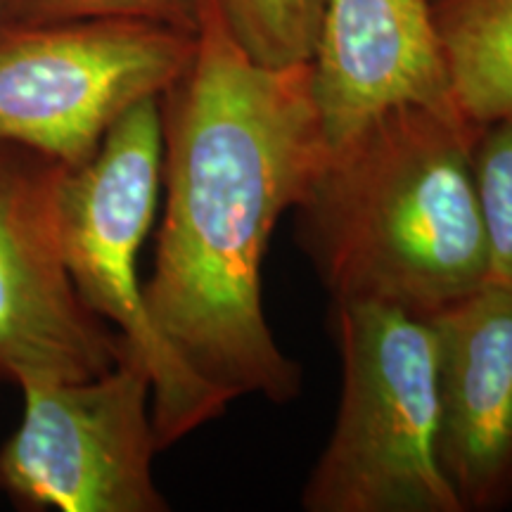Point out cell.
<instances>
[{
	"instance_id": "11",
	"label": "cell",
	"mask_w": 512,
	"mask_h": 512,
	"mask_svg": "<svg viewBox=\"0 0 512 512\" xmlns=\"http://www.w3.org/2000/svg\"><path fill=\"white\" fill-rule=\"evenodd\" d=\"M230 34L268 67L311 62L323 0H216Z\"/></svg>"
},
{
	"instance_id": "2",
	"label": "cell",
	"mask_w": 512,
	"mask_h": 512,
	"mask_svg": "<svg viewBox=\"0 0 512 512\" xmlns=\"http://www.w3.org/2000/svg\"><path fill=\"white\" fill-rule=\"evenodd\" d=\"M479 131L456 105H411L328 147L294 211L332 302L432 318L489 280Z\"/></svg>"
},
{
	"instance_id": "4",
	"label": "cell",
	"mask_w": 512,
	"mask_h": 512,
	"mask_svg": "<svg viewBox=\"0 0 512 512\" xmlns=\"http://www.w3.org/2000/svg\"><path fill=\"white\" fill-rule=\"evenodd\" d=\"M162 155V98H152L126 112L86 164L67 171L60 192L69 278L81 302L119 332L150 375L159 451L230 406L166 347L145 306L138 256L155 221Z\"/></svg>"
},
{
	"instance_id": "10",
	"label": "cell",
	"mask_w": 512,
	"mask_h": 512,
	"mask_svg": "<svg viewBox=\"0 0 512 512\" xmlns=\"http://www.w3.org/2000/svg\"><path fill=\"white\" fill-rule=\"evenodd\" d=\"M451 91L475 126L512 117V0H434Z\"/></svg>"
},
{
	"instance_id": "6",
	"label": "cell",
	"mask_w": 512,
	"mask_h": 512,
	"mask_svg": "<svg viewBox=\"0 0 512 512\" xmlns=\"http://www.w3.org/2000/svg\"><path fill=\"white\" fill-rule=\"evenodd\" d=\"M22 422L0 446V491L22 510L166 512L152 382L128 351L86 380L19 384Z\"/></svg>"
},
{
	"instance_id": "12",
	"label": "cell",
	"mask_w": 512,
	"mask_h": 512,
	"mask_svg": "<svg viewBox=\"0 0 512 512\" xmlns=\"http://www.w3.org/2000/svg\"><path fill=\"white\" fill-rule=\"evenodd\" d=\"M489 280L512 285V117L482 126L475 143Z\"/></svg>"
},
{
	"instance_id": "5",
	"label": "cell",
	"mask_w": 512,
	"mask_h": 512,
	"mask_svg": "<svg viewBox=\"0 0 512 512\" xmlns=\"http://www.w3.org/2000/svg\"><path fill=\"white\" fill-rule=\"evenodd\" d=\"M195 34L143 19L0 27V143L79 169L126 112L181 79Z\"/></svg>"
},
{
	"instance_id": "13",
	"label": "cell",
	"mask_w": 512,
	"mask_h": 512,
	"mask_svg": "<svg viewBox=\"0 0 512 512\" xmlns=\"http://www.w3.org/2000/svg\"><path fill=\"white\" fill-rule=\"evenodd\" d=\"M207 0H0V27L74 22V19H143L195 34Z\"/></svg>"
},
{
	"instance_id": "9",
	"label": "cell",
	"mask_w": 512,
	"mask_h": 512,
	"mask_svg": "<svg viewBox=\"0 0 512 512\" xmlns=\"http://www.w3.org/2000/svg\"><path fill=\"white\" fill-rule=\"evenodd\" d=\"M311 79L328 147L399 107L456 105L434 0H323Z\"/></svg>"
},
{
	"instance_id": "8",
	"label": "cell",
	"mask_w": 512,
	"mask_h": 512,
	"mask_svg": "<svg viewBox=\"0 0 512 512\" xmlns=\"http://www.w3.org/2000/svg\"><path fill=\"white\" fill-rule=\"evenodd\" d=\"M439 456L463 512L512 505V285L482 287L430 318Z\"/></svg>"
},
{
	"instance_id": "1",
	"label": "cell",
	"mask_w": 512,
	"mask_h": 512,
	"mask_svg": "<svg viewBox=\"0 0 512 512\" xmlns=\"http://www.w3.org/2000/svg\"><path fill=\"white\" fill-rule=\"evenodd\" d=\"M164 216L143 297L197 380L233 403H287L302 368L275 342L261 264L328 152L311 62L268 67L204 5L190 67L162 95Z\"/></svg>"
},
{
	"instance_id": "3",
	"label": "cell",
	"mask_w": 512,
	"mask_h": 512,
	"mask_svg": "<svg viewBox=\"0 0 512 512\" xmlns=\"http://www.w3.org/2000/svg\"><path fill=\"white\" fill-rule=\"evenodd\" d=\"M342 361L335 427L306 479V512H463L439 456L430 318L332 302Z\"/></svg>"
},
{
	"instance_id": "7",
	"label": "cell",
	"mask_w": 512,
	"mask_h": 512,
	"mask_svg": "<svg viewBox=\"0 0 512 512\" xmlns=\"http://www.w3.org/2000/svg\"><path fill=\"white\" fill-rule=\"evenodd\" d=\"M67 166L0 143V380H86L128 354L81 302L60 238Z\"/></svg>"
}]
</instances>
